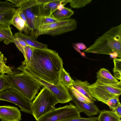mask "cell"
Wrapping results in <instances>:
<instances>
[{"label": "cell", "instance_id": "19", "mask_svg": "<svg viewBox=\"0 0 121 121\" xmlns=\"http://www.w3.org/2000/svg\"><path fill=\"white\" fill-rule=\"evenodd\" d=\"M74 14V12L69 8L64 7L61 10L57 9L50 16L57 20H61L68 19Z\"/></svg>", "mask_w": 121, "mask_h": 121}, {"label": "cell", "instance_id": "2", "mask_svg": "<svg viewBox=\"0 0 121 121\" xmlns=\"http://www.w3.org/2000/svg\"><path fill=\"white\" fill-rule=\"evenodd\" d=\"M83 52L108 55L114 58L121 59V24L105 32Z\"/></svg>", "mask_w": 121, "mask_h": 121}, {"label": "cell", "instance_id": "6", "mask_svg": "<svg viewBox=\"0 0 121 121\" xmlns=\"http://www.w3.org/2000/svg\"><path fill=\"white\" fill-rule=\"evenodd\" d=\"M77 25L74 19L68 18L51 24L39 26L35 32L34 37L36 39L39 36L48 35L55 36L74 30Z\"/></svg>", "mask_w": 121, "mask_h": 121}, {"label": "cell", "instance_id": "9", "mask_svg": "<svg viewBox=\"0 0 121 121\" xmlns=\"http://www.w3.org/2000/svg\"><path fill=\"white\" fill-rule=\"evenodd\" d=\"M29 75L42 86L46 87L55 97L58 103H65L72 100V98L68 89L61 83L56 85H53L33 76Z\"/></svg>", "mask_w": 121, "mask_h": 121}, {"label": "cell", "instance_id": "37", "mask_svg": "<svg viewBox=\"0 0 121 121\" xmlns=\"http://www.w3.org/2000/svg\"></svg>", "mask_w": 121, "mask_h": 121}, {"label": "cell", "instance_id": "18", "mask_svg": "<svg viewBox=\"0 0 121 121\" xmlns=\"http://www.w3.org/2000/svg\"><path fill=\"white\" fill-rule=\"evenodd\" d=\"M26 17L30 31V36L34 37L35 32V25L36 16L31 8L23 11Z\"/></svg>", "mask_w": 121, "mask_h": 121}, {"label": "cell", "instance_id": "15", "mask_svg": "<svg viewBox=\"0 0 121 121\" xmlns=\"http://www.w3.org/2000/svg\"><path fill=\"white\" fill-rule=\"evenodd\" d=\"M96 77L97 80L104 83L113 84L120 82L115 78L108 70L104 68L100 69L98 71Z\"/></svg>", "mask_w": 121, "mask_h": 121}, {"label": "cell", "instance_id": "34", "mask_svg": "<svg viewBox=\"0 0 121 121\" xmlns=\"http://www.w3.org/2000/svg\"><path fill=\"white\" fill-rule=\"evenodd\" d=\"M98 117L85 118L81 117L72 118L62 121H98Z\"/></svg>", "mask_w": 121, "mask_h": 121}, {"label": "cell", "instance_id": "16", "mask_svg": "<svg viewBox=\"0 0 121 121\" xmlns=\"http://www.w3.org/2000/svg\"><path fill=\"white\" fill-rule=\"evenodd\" d=\"M87 81H82L77 79L74 81L73 85L71 86L84 95L94 103V101L96 100L93 97L88 90V86L90 85Z\"/></svg>", "mask_w": 121, "mask_h": 121}, {"label": "cell", "instance_id": "26", "mask_svg": "<svg viewBox=\"0 0 121 121\" xmlns=\"http://www.w3.org/2000/svg\"><path fill=\"white\" fill-rule=\"evenodd\" d=\"M70 91L69 93L72 95L78 100L87 103H93L84 95L81 93L72 86H70L68 89Z\"/></svg>", "mask_w": 121, "mask_h": 121}, {"label": "cell", "instance_id": "8", "mask_svg": "<svg viewBox=\"0 0 121 121\" xmlns=\"http://www.w3.org/2000/svg\"><path fill=\"white\" fill-rule=\"evenodd\" d=\"M0 100L13 103L18 106L21 111L27 113L32 114L31 102L15 89L9 88L0 92Z\"/></svg>", "mask_w": 121, "mask_h": 121}, {"label": "cell", "instance_id": "10", "mask_svg": "<svg viewBox=\"0 0 121 121\" xmlns=\"http://www.w3.org/2000/svg\"><path fill=\"white\" fill-rule=\"evenodd\" d=\"M62 0H52L51 1L39 4L31 8L37 17H50L57 9Z\"/></svg>", "mask_w": 121, "mask_h": 121}, {"label": "cell", "instance_id": "33", "mask_svg": "<svg viewBox=\"0 0 121 121\" xmlns=\"http://www.w3.org/2000/svg\"><path fill=\"white\" fill-rule=\"evenodd\" d=\"M120 95H117L110 99L108 101L107 104L111 110L115 108L120 103L119 97Z\"/></svg>", "mask_w": 121, "mask_h": 121}, {"label": "cell", "instance_id": "21", "mask_svg": "<svg viewBox=\"0 0 121 121\" xmlns=\"http://www.w3.org/2000/svg\"><path fill=\"white\" fill-rule=\"evenodd\" d=\"M98 117V121H121V119L111 111L104 110L100 112Z\"/></svg>", "mask_w": 121, "mask_h": 121}, {"label": "cell", "instance_id": "20", "mask_svg": "<svg viewBox=\"0 0 121 121\" xmlns=\"http://www.w3.org/2000/svg\"><path fill=\"white\" fill-rule=\"evenodd\" d=\"M16 9H12L0 12V24L6 26H10Z\"/></svg>", "mask_w": 121, "mask_h": 121}, {"label": "cell", "instance_id": "28", "mask_svg": "<svg viewBox=\"0 0 121 121\" xmlns=\"http://www.w3.org/2000/svg\"><path fill=\"white\" fill-rule=\"evenodd\" d=\"M34 48L32 47L27 45L25 48V56L24 58L25 60L22 62L23 66L26 67L29 65L31 61L33 52Z\"/></svg>", "mask_w": 121, "mask_h": 121}, {"label": "cell", "instance_id": "3", "mask_svg": "<svg viewBox=\"0 0 121 121\" xmlns=\"http://www.w3.org/2000/svg\"><path fill=\"white\" fill-rule=\"evenodd\" d=\"M7 76L12 88L18 91L30 102L35 98L42 86L23 72L8 74Z\"/></svg>", "mask_w": 121, "mask_h": 121}, {"label": "cell", "instance_id": "23", "mask_svg": "<svg viewBox=\"0 0 121 121\" xmlns=\"http://www.w3.org/2000/svg\"><path fill=\"white\" fill-rule=\"evenodd\" d=\"M60 21V20H57L50 16L38 17L36 16L35 25V32L40 26L51 24Z\"/></svg>", "mask_w": 121, "mask_h": 121}, {"label": "cell", "instance_id": "30", "mask_svg": "<svg viewBox=\"0 0 121 121\" xmlns=\"http://www.w3.org/2000/svg\"><path fill=\"white\" fill-rule=\"evenodd\" d=\"M12 88L7 77V75H0V92L7 89Z\"/></svg>", "mask_w": 121, "mask_h": 121}, {"label": "cell", "instance_id": "11", "mask_svg": "<svg viewBox=\"0 0 121 121\" xmlns=\"http://www.w3.org/2000/svg\"><path fill=\"white\" fill-rule=\"evenodd\" d=\"M20 111L17 107L0 106V119L1 121H20L22 120Z\"/></svg>", "mask_w": 121, "mask_h": 121}, {"label": "cell", "instance_id": "7", "mask_svg": "<svg viewBox=\"0 0 121 121\" xmlns=\"http://www.w3.org/2000/svg\"><path fill=\"white\" fill-rule=\"evenodd\" d=\"M80 113L76 106L69 103L58 108H55L40 117L37 121H62L80 117Z\"/></svg>", "mask_w": 121, "mask_h": 121}, {"label": "cell", "instance_id": "25", "mask_svg": "<svg viewBox=\"0 0 121 121\" xmlns=\"http://www.w3.org/2000/svg\"><path fill=\"white\" fill-rule=\"evenodd\" d=\"M5 58L0 51V70L1 74H11L13 73L11 68L6 65Z\"/></svg>", "mask_w": 121, "mask_h": 121}, {"label": "cell", "instance_id": "32", "mask_svg": "<svg viewBox=\"0 0 121 121\" xmlns=\"http://www.w3.org/2000/svg\"><path fill=\"white\" fill-rule=\"evenodd\" d=\"M17 7L14 4L8 1H0V12L12 9H16Z\"/></svg>", "mask_w": 121, "mask_h": 121}, {"label": "cell", "instance_id": "13", "mask_svg": "<svg viewBox=\"0 0 121 121\" xmlns=\"http://www.w3.org/2000/svg\"><path fill=\"white\" fill-rule=\"evenodd\" d=\"M14 4L17 9L22 11L39 4L50 2L52 0H7Z\"/></svg>", "mask_w": 121, "mask_h": 121}, {"label": "cell", "instance_id": "12", "mask_svg": "<svg viewBox=\"0 0 121 121\" xmlns=\"http://www.w3.org/2000/svg\"><path fill=\"white\" fill-rule=\"evenodd\" d=\"M70 95L72 98V100L80 113L83 112L88 117H90L97 115L100 112L97 106L94 103L89 104L81 101Z\"/></svg>", "mask_w": 121, "mask_h": 121}, {"label": "cell", "instance_id": "31", "mask_svg": "<svg viewBox=\"0 0 121 121\" xmlns=\"http://www.w3.org/2000/svg\"><path fill=\"white\" fill-rule=\"evenodd\" d=\"M13 43L18 49L22 52L25 58V48L28 45L22 39L18 38H15Z\"/></svg>", "mask_w": 121, "mask_h": 121}, {"label": "cell", "instance_id": "14", "mask_svg": "<svg viewBox=\"0 0 121 121\" xmlns=\"http://www.w3.org/2000/svg\"><path fill=\"white\" fill-rule=\"evenodd\" d=\"M15 38H19L24 41L29 46L38 49H43L47 48V45L37 41L35 38L19 32L14 33Z\"/></svg>", "mask_w": 121, "mask_h": 121}, {"label": "cell", "instance_id": "27", "mask_svg": "<svg viewBox=\"0 0 121 121\" xmlns=\"http://www.w3.org/2000/svg\"><path fill=\"white\" fill-rule=\"evenodd\" d=\"M113 61L114 66L113 71L114 77L117 79L121 80V59L119 58H114Z\"/></svg>", "mask_w": 121, "mask_h": 121}, {"label": "cell", "instance_id": "36", "mask_svg": "<svg viewBox=\"0 0 121 121\" xmlns=\"http://www.w3.org/2000/svg\"><path fill=\"white\" fill-rule=\"evenodd\" d=\"M74 45L77 48L82 50H85L87 48L86 45L82 43H76L74 44Z\"/></svg>", "mask_w": 121, "mask_h": 121}, {"label": "cell", "instance_id": "24", "mask_svg": "<svg viewBox=\"0 0 121 121\" xmlns=\"http://www.w3.org/2000/svg\"><path fill=\"white\" fill-rule=\"evenodd\" d=\"M11 25H13L19 31L24 32L25 26L23 20L16 13L14 16L11 21Z\"/></svg>", "mask_w": 121, "mask_h": 121}, {"label": "cell", "instance_id": "4", "mask_svg": "<svg viewBox=\"0 0 121 121\" xmlns=\"http://www.w3.org/2000/svg\"><path fill=\"white\" fill-rule=\"evenodd\" d=\"M31 102L33 117L37 121L43 116L55 108L58 102L52 93L43 86Z\"/></svg>", "mask_w": 121, "mask_h": 121}, {"label": "cell", "instance_id": "1", "mask_svg": "<svg viewBox=\"0 0 121 121\" xmlns=\"http://www.w3.org/2000/svg\"><path fill=\"white\" fill-rule=\"evenodd\" d=\"M63 65L62 59L56 51L47 48H34L29 65L25 67L21 65L17 69L27 75L56 85L61 83L60 74Z\"/></svg>", "mask_w": 121, "mask_h": 121}, {"label": "cell", "instance_id": "5", "mask_svg": "<svg viewBox=\"0 0 121 121\" xmlns=\"http://www.w3.org/2000/svg\"><path fill=\"white\" fill-rule=\"evenodd\" d=\"M91 96L96 100L107 104L108 100L114 96L121 94V82L113 84L101 83L97 80L88 86Z\"/></svg>", "mask_w": 121, "mask_h": 121}, {"label": "cell", "instance_id": "17", "mask_svg": "<svg viewBox=\"0 0 121 121\" xmlns=\"http://www.w3.org/2000/svg\"><path fill=\"white\" fill-rule=\"evenodd\" d=\"M15 39L10 26L0 24V41H3L4 44H8L13 42Z\"/></svg>", "mask_w": 121, "mask_h": 121}, {"label": "cell", "instance_id": "29", "mask_svg": "<svg viewBox=\"0 0 121 121\" xmlns=\"http://www.w3.org/2000/svg\"><path fill=\"white\" fill-rule=\"evenodd\" d=\"M92 1V0H69V3L71 8L78 9L84 7Z\"/></svg>", "mask_w": 121, "mask_h": 121}, {"label": "cell", "instance_id": "35", "mask_svg": "<svg viewBox=\"0 0 121 121\" xmlns=\"http://www.w3.org/2000/svg\"><path fill=\"white\" fill-rule=\"evenodd\" d=\"M111 112L119 118L121 117V104L120 103Z\"/></svg>", "mask_w": 121, "mask_h": 121}, {"label": "cell", "instance_id": "22", "mask_svg": "<svg viewBox=\"0 0 121 121\" xmlns=\"http://www.w3.org/2000/svg\"><path fill=\"white\" fill-rule=\"evenodd\" d=\"M60 80L62 84L68 89L73 85L74 81L63 67L60 72Z\"/></svg>", "mask_w": 121, "mask_h": 121}]
</instances>
